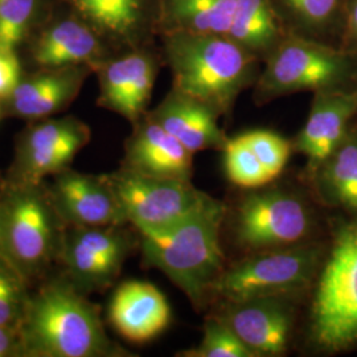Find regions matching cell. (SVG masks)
<instances>
[{
    "instance_id": "cell-1",
    "label": "cell",
    "mask_w": 357,
    "mask_h": 357,
    "mask_svg": "<svg viewBox=\"0 0 357 357\" xmlns=\"http://www.w3.org/2000/svg\"><path fill=\"white\" fill-rule=\"evenodd\" d=\"M17 330L22 357L128 356L107 336L100 307L66 277L29 294Z\"/></svg>"
},
{
    "instance_id": "cell-2",
    "label": "cell",
    "mask_w": 357,
    "mask_h": 357,
    "mask_svg": "<svg viewBox=\"0 0 357 357\" xmlns=\"http://www.w3.org/2000/svg\"><path fill=\"white\" fill-rule=\"evenodd\" d=\"M227 213V205L211 197L174 227L139 234L143 266L162 271L196 310L206 307L227 268L221 246Z\"/></svg>"
},
{
    "instance_id": "cell-3",
    "label": "cell",
    "mask_w": 357,
    "mask_h": 357,
    "mask_svg": "<svg viewBox=\"0 0 357 357\" xmlns=\"http://www.w3.org/2000/svg\"><path fill=\"white\" fill-rule=\"evenodd\" d=\"M167 63L172 89L228 114L243 90L259 76L257 56L225 35H202L169 31Z\"/></svg>"
},
{
    "instance_id": "cell-4",
    "label": "cell",
    "mask_w": 357,
    "mask_h": 357,
    "mask_svg": "<svg viewBox=\"0 0 357 357\" xmlns=\"http://www.w3.org/2000/svg\"><path fill=\"white\" fill-rule=\"evenodd\" d=\"M311 342L339 352L357 343V218L339 224L311 308Z\"/></svg>"
},
{
    "instance_id": "cell-5",
    "label": "cell",
    "mask_w": 357,
    "mask_h": 357,
    "mask_svg": "<svg viewBox=\"0 0 357 357\" xmlns=\"http://www.w3.org/2000/svg\"><path fill=\"white\" fill-rule=\"evenodd\" d=\"M65 224L44 184L3 187V243L6 261L24 280L43 274L60 255Z\"/></svg>"
},
{
    "instance_id": "cell-6",
    "label": "cell",
    "mask_w": 357,
    "mask_h": 357,
    "mask_svg": "<svg viewBox=\"0 0 357 357\" xmlns=\"http://www.w3.org/2000/svg\"><path fill=\"white\" fill-rule=\"evenodd\" d=\"M321 255L319 245L310 241L246 253L245 258L224 270L212 299L234 303L270 296L294 298L318 277Z\"/></svg>"
},
{
    "instance_id": "cell-7",
    "label": "cell",
    "mask_w": 357,
    "mask_h": 357,
    "mask_svg": "<svg viewBox=\"0 0 357 357\" xmlns=\"http://www.w3.org/2000/svg\"><path fill=\"white\" fill-rule=\"evenodd\" d=\"M354 65L344 53L302 35H289L266 56L265 69L255 81V101L266 103L301 91L345 89Z\"/></svg>"
},
{
    "instance_id": "cell-8",
    "label": "cell",
    "mask_w": 357,
    "mask_h": 357,
    "mask_svg": "<svg viewBox=\"0 0 357 357\" xmlns=\"http://www.w3.org/2000/svg\"><path fill=\"white\" fill-rule=\"evenodd\" d=\"M314 215L306 200L280 188H257L245 195L233 216V236L245 253L308 243Z\"/></svg>"
},
{
    "instance_id": "cell-9",
    "label": "cell",
    "mask_w": 357,
    "mask_h": 357,
    "mask_svg": "<svg viewBox=\"0 0 357 357\" xmlns=\"http://www.w3.org/2000/svg\"><path fill=\"white\" fill-rule=\"evenodd\" d=\"M107 176L128 225L139 234L174 227L212 197L192 180L155 178L122 166Z\"/></svg>"
},
{
    "instance_id": "cell-10",
    "label": "cell",
    "mask_w": 357,
    "mask_h": 357,
    "mask_svg": "<svg viewBox=\"0 0 357 357\" xmlns=\"http://www.w3.org/2000/svg\"><path fill=\"white\" fill-rule=\"evenodd\" d=\"M139 243L126 225L65 227L61 258L65 277L89 295L110 287Z\"/></svg>"
},
{
    "instance_id": "cell-11",
    "label": "cell",
    "mask_w": 357,
    "mask_h": 357,
    "mask_svg": "<svg viewBox=\"0 0 357 357\" xmlns=\"http://www.w3.org/2000/svg\"><path fill=\"white\" fill-rule=\"evenodd\" d=\"M90 137L89 126L76 116L32 121L16 141L7 181L43 184L45 178L70 168Z\"/></svg>"
},
{
    "instance_id": "cell-12",
    "label": "cell",
    "mask_w": 357,
    "mask_h": 357,
    "mask_svg": "<svg viewBox=\"0 0 357 357\" xmlns=\"http://www.w3.org/2000/svg\"><path fill=\"white\" fill-rule=\"evenodd\" d=\"M47 190L65 227L128 224L107 175H89L68 168L52 176Z\"/></svg>"
},
{
    "instance_id": "cell-13",
    "label": "cell",
    "mask_w": 357,
    "mask_h": 357,
    "mask_svg": "<svg viewBox=\"0 0 357 357\" xmlns=\"http://www.w3.org/2000/svg\"><path fill=\"white\" fill-rule=\"evenodd\" d=\"M286 296L224 303L221 317L257 357L287 352L294 326L293 306Z\"/></svg>"
},
{
    "instance_id": "cell-14",
    "label": "cell",
    "mask_w": 357,
    "mask_h": 357,
    "mask_svg": "<svg viewBox=\"0 0 357 357\" xmlns=\"http://www.w3.org/2000/svg\"><path fill=\"white\" fill-rule=\"evenodd\" d=\"M96 72L100 77L98 105L128 119L132 126L147 114L158 64L147 52L107 59Z\"/></svg>"
},
{
    "instance_id": "cell-15",
    "label": "cell",
    "mask_w": 357,
    "mask_h": 357,
    "mask_svg": "<svg viewBox=\"0 0 357 357\" xmlns=\"http://www.w3.org/2000/svg\"><path fill=\"white\" fill-rule=\"evenodd\" d=\"M356 113L357 88L315 93L306 123L291 142L294 153L306 156L307 176L343 141Z\"/></svg>"
},
{
    "instance_id": "cell-16",
    "label": "cell",
    "mask_w": 357,
    "mask_h": 357,
    "mask_svg": "<svg viewBox=\"0 0 357 357\" xmlns=\"http://www.w3.org/2000/svg\"><path fill=\"white\" fill-rule=\"evenodd\" d=\"M94 69L89 65L41 68L23 77L11 97L4 101L6 114L26 121L45 119L63 112L75 101Z\"/></svg>"
},
{
    "instance_id": "cell-17",
    "label": "cell",
    "mask_w": 357,
    "mask_h": 357,
    "mask_svg": "<svg viewBox=\"0 0 357 357\" xmlns=\"http://www.w3.org/2000/svg\"><path fill=\"white\" fill-rule=\"evenodd\" d=\"M172 319L166 295L153 283L123 282L109 305V321L125 340L144 344L167 330Z\"/></svg>"
},
{
    "instance_id": "cell-18",
    "label": "cell",
    "mask_w": 357,
    "mask_h": 357,
    "mask_svg": "<svg viewBox=\"0 0 357 357\" xmlns=\"http://www.w3.org/2000/svg\"><path fill=\"white\" fill-rule=\"evenodd\" d=\"M122 167L155 178L192 180L193 153L146 114L126 139Z\"/></svg>"
},
{
    "instance_id": "cell-19",
    "label": "cell",
    "mask_w": 357,
    "mask_h": 357,
    "mask_svg": "<svg viewBox=\"0 0 357 357\" xmlns=\"http://www.w3.org/2000/svg\"><path fill=\"white\" fill-rule=\"evenodd\" d=\"M147 115L175 137L193 155L206 150L221 151L228 137L218 125L220 114L196 98L171 89Z\"/></svg>"
},
{
    "instance_id": "cell-20",
    "label": "cell",
    "mask_w": 357,
    "mask_h": 357,
    "mask_svg": "<svg viewBox=\"0 0 357 357\" xmlns=\"http://www.w3.org/2000/svg\"><path fill=\"white\" fill-rule=\"evenodd\" d=\"M40 68L89 65L94 70L106 59L100 35L78 17H68L47 28L32 47Z\"/></svg>"
},
{
    "instance_id": "cell-21",
    "label": "cell",
    "mask_w": 357,
    "mask_h": 357,
    "mask_svg": "<svg viewBox=\"0 0 357 357\" xmlns=\"http://www.w3.org/2000/svg\"><path fill=\"white\" fill-rule=\"evenodd\" d=\"M308 178L323 204L357 213L356 131L349 130Z\"/></svg>"
},
{
    "instance_id": "cell-22",
    "label": "cell",
    "mask_w": 357,
    "mask_h": 357,
    "mask_svg": "<svg viewBox=\"0 0 357 357\" xmlns=\"http://www.w3.org/2000/svg\"><path fill=\"white\" fill-rule=\"evenodd\" d=\"M227 36L255 56H268L284 38L280 15L271 0H236Z\"/></svg>"
},
{
    "instance_id": "cell-23",
    "label": "cell",
    "mask_w": 357,
    "mask_h": 357,
    "mask_svg": "<svg viewBox=\"0 0 357 357\" xmlns=\"http://www.w3.org/2000/svg\"><path fill=\"white\" fill-rule=\"evenodd\" d=\"M100 36L130 41L144 16L143 0H68Z\"/></svg>"
},
{
    "instance_id": "cell-24",
    "label": "cell",
    "mask_w": 357,
    "mask_h": 357,
    "mask_svg": "<svg viewBox=\"0 0 357 357\" xmlns=\"http://www.w3.org/2000/svg\"><path fill=\"white\" fill-rule=\"evenodd\" d=\"M236 0H167L165 13L171 31L228 35Z\"/></svg>"
},
{
    "instance_id": "cell-25",
    "label": "cell",
    "mask_w": 357,
    "mask_h": 357,
    "mask_svg": "<svg viewBox=\"0 0 357 357\" xmlns=\"http://www.w3.org/2000/svg\"><path fill=\"white\" fill-rule=\"evenodd\" d=\"M221 151L224 153L227 178L234 185L245 190H257L266 187L274 180L245 141L243 134L228 138Z\"/></svg>"
},
{
    "instance_id": "cell-26",
    "label": "cell",
    "mask_w": 357,
    "mask_h": 357,
    "mask_svg": "<svg viewBox=\"0 0 357 357\" xmlns=\"http://www.w3.org/2000/svg\"><path fill=\"white\" fill-rule=\"evenodd\" d=\"M180 357H257L221 315L205 321L200 343L180 351Z\"/></svg>"
},
{
    "instance_id": "cell-27",
    "label": "cell",
    "mask_w": 357,
    "mask_h": 357,
    "mask_svg": "<svg viewBox=\"0 0 357 357\" xmlns=\"http://www.w3.org/2000/svg\"><path fill=\"white\" fill-rule=\"evenodd\" d=\"M275 10L303 32H315L331 23L340 0H271Z\"/></svg>"
},
{
    "instance_id": "cell-28",
    "label": "cell",
    "mask_w": 357,
    "mask_h": 357,
    "mask_svg": "<svg viewBox=\"0 0 357 357\" xmlns=\"http://www.w3.org/2000/svg\"><path fill=\"white\" fill-rule=\"evenodd\" d=\"M243 137L273 178H278L294 153L291 142L270 130H252Z\"/></svg>"
},
{
    "instance_id": "cell-29",
    "label": "cell",
    "mask_w": 357,
    "mask_h": 357,
    "mask_svg": "<svg viewBox=\"0 0 357 357\" xmlns=\"http://www.w3.org/2000/svg\"><path fill=\"white\" fill-rule=\"evenodd\" d=\"M28 296L26 280L0 258V326H19Z\"/></svg>"
},
{
    "instance_id": "cell-30",
    "label": "cell",
    "mask_w": 357,
    "mask_h": 357,
    "mask_svg": "<svg viewBox=\"0 0 357 357\" xmlns=\"http://www.w3.org/2000/svg\"><path fill=\"white\" fill-rule=\"evenodd\" d=\"M38 0H0V47L16 50L31 24Z\"/></svg>"
},
{
    "instance_id": "cell-31",
    "label": "cell",
    "mask_w": 357,
    "mask_h": 357,
    "mask_svg": "<svg viewBox=\"0 0 357 357\" xmlns=\"http://www.w3.org/2000/svg\"><path fill=\"white\" fill-rule=\"evenodd\" d=\"M22 78V64L16 50L0 47V102L11 97Z\"/></svg>"
},
{
    "instance_id": "cell-32",
    "label": "cell",
    "mask_w": 357,
    "mask_h": 357,
    "mask_svg": "<svg viewBox=\"0 0 357 357\" xmlns=\"http://www.w3.org/2000/svg\"><path fill=\"white\" fill-rule=\"evenodd\" d=\"M22 356L17 326H0V357Z\"/></svg>"
},
{
    "instance_id": "cell-33",
    "label": "cell",
    "mask_w": 357,
    "mask_h": 357,
    "mask_svg": "<svg viewBox=\"0 0 357 357\" xmlns=\"http://www.w3.org/2000/svg\"><path fill=\"white\" fill-rule=\"evenodd\" d=\"M348 29H349V36L357 40V0H354L352 8L349 11Z\"/></svg>"
},
{
    "instance_id": "cell-34",
    "label": "cell",
    "mask_w": 357,
    "mask_h": 357,
    "mask_svg": "<svg viewBox=\"0 0 357 357\" xmlns=\"http://www.w3.org/2000/svg\"><path fill=\"white\" fill-rule=\"evenodd\" d=\"M3 187L4 181L0 178V258L6 261V253H4V243H3ZM7 262V261H6ZM8 264V262H7ZM10 265V264H8Z\"/></svg>"
},
{
    "instance_id": "cell-35",
    "label": "cell",
    "mask_w": 357,
    "mask_h": 357,
    "mask_svg": "<svg viewBox=\"0 0 357 357\" xmlns=\"http://www.w3.org/2000/svg\"><path fill=\"white\" fill-rule=\"evenodd\" d=\"M1 112H3V107L0 106V118H1Z\"/></svg>"
}]
</instances>
